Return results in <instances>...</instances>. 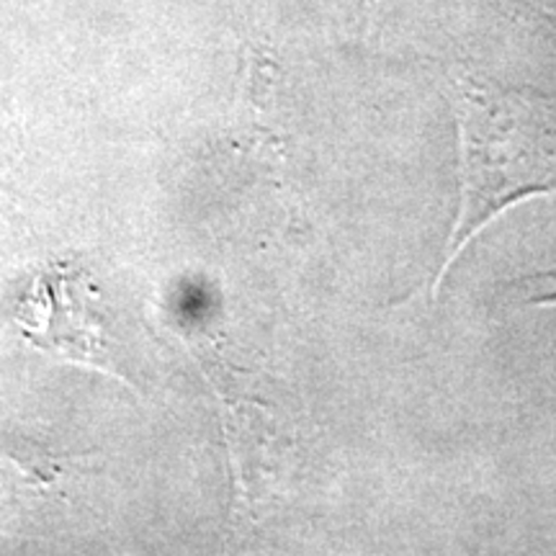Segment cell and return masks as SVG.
Segmentation results:
<instances>
[{
    "instance_id": "cell-1",
    "label": "cell",
    "mask_w": 556,
    "mask_h": 556,
    "mask_svg": "<svg viewBox=\"0 0 556 556\" xmlns=\"http://www.w3.org/2000/svg\"><path fill=\"white\" fill-rule=\"evenodd\" d=\"M462 199L441 274L500 212L556 191V144L500 103L467 96L458 109Z\"/></svg>"
},
{
    "instance_id": "cell-2",
    "label": "cell",
    "mask_w": 556,
    "mask_h": 556,
    "mask_svg": "<svg viewBox=\"0 0 556 556\" xmlns=\"http://www.w3.org/2000/svg\"><path fill=\"white\" fill-rule=\"evenodd\" d=\"M13 323L39 351L65 364L88 366L122 379V374L106 364L99 291L80 270L54 266L39 274L16 304Z\"/></svg>"
},
{
    "instance_id": "cell-3",
    "label": "cell",
    "mask_w": 556,
    "mask_h": 556,
    "mask_svg": "<svg viewBox=\"0 0 556 556\" xmlns=\"http://www.w3.org/2000/svg\"><path fill=\"white\" fill-rule=\"evenodd\" d=\"M78 458L18 433H0V497L45 495L75 471Z\"/></svg>"
},
{
    "instance_id": "cell-4",
    "label": "cell",
    "mask_w": 556,
    "mask_h": 556,
    "mask_svg": "<svg viewBox=\"0 0 556 556\" xmlns=\"http://www.w3.org/2000/svg\"><path fill=\"white\" fill-rule=\"evenodd\" d=\"M531 291H528V302L531 304H556V268L546 270L531 278Z\"/></svg>"
}]
</instances>
